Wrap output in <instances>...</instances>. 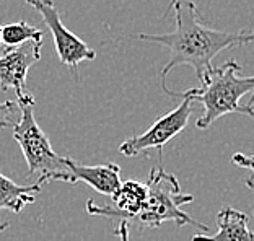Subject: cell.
Here are the masks:
<instances>
[{"mask_svg":"<svg viewBox=\"0 0 254 241\" xmlns=\"http://www.w3.org/2000/svg\"><path fill=\"white\" fill-rule=\"evenodd\" d=\"M233 163L246 168L248 171H253V157L251 155H243V153H235L233 155Z\"/></svg>","mask_w":254,"mask_h":241,"instance_id":"13","label":"cell"},{"mask_svg":"<svg viewBox=\"0 0 254 241\" xmlns=\"http://www.w3.org/2000/svg\"><path fill=\"white\" fill-rule=\"evenodd\" d=\"M192 113L194 101L184 96L180 106L175 108L168 114H165V116L158 118L148 130H145L143 134L132 135L130 139L124 140L119 145V152L124 157H137V155L150 152L152 148H157L158 152H161L166 143L184 130Z\"/></svg>","mask_w":254,"mask_h":241,"instance_id":"5","label":"cell"},{"mask_svg":"<svg viewBox=\"0 0 254 241\" xmlns=\"http://www.w3.org/2000/svg\"><path fill=\"white\" fill-rule=\"evenodd\" d=\"M41 48L43 38H34L16 48L0 51V88L13 90L18 105H34V96L26 88V75L31 65L41 59Z\"/></svg>","mask_w":254,"mask_h":241,"instance_id":"7","label":"cell"},{"mask_svg":"<svg viewBox=\"0 0 254 241\" xmlns=\"http://www.w3.org/2000/svg\"><path fill=\"white\" fill-rule=\"evenodd\" d=\"M21 118L20 105L15 101H3L0 103V132L3 129H13L16 122Z\"/></svg>","mask_w":254,"mask_h":241,"instance_id":"12","label":"cell"},{"mask_svg":"<svg viewBox=\"0 0 254 241\" xmlns=\"http://www.w3.org/2000/svg\"><path fill=\"white\" fill-rule=\"evenodd\" d=\"M25 2L41 13L43 21L53 33L56 53L59 56L61 62L68 67L75 80H78V65L85 60H93L96 53L64 25L53 0H25Z\"/></svg>","mask_w":254,"mask_h":241,"instance_id":"6","label":"cell"},{"mask_svg":"<svg viewBox=\"0 0 254 241\" xmlns=\"http://www.w3.org/2000/svg\"><path fill=\"white\" fill-rule=\"evenodd\" d=\"M170 10L175 11L176 30L165 34H137L138 39L148 43H157L170 49V60L161 70L163 91L170 93L166 85V75L178 65L188 64L195 70L197 80L202 83L212 70V59L225 49L245 46L253 41V33L241 31H223L204 25L200 13L194 2L190 0H171Z\"/></svg>","mask_w":254,"mask_h":241,"instance_id":"1","label":"cell"},{"mask_svg":"<svg viewBox=\"0 0 254 241\" xmlns=\"http://www.w3.org/2000/svg\"><path fill=\"white\" fill-rule=\"evenodd\" d=\"M65 163L70 170L73 184L78 181H83L96 192L103 196L111 197L116 189L121 186V166L116 163H105V165H82L75 162L73 158L65 157Z\"/></svg>","mask_w":254,"mask_h":241,"instance_id":"8","label":"cell"},{"mask_svg":"<svg viewBox=\"0 0 254 241\" xmlns=\"http://www.w3.org/2000/svg\"><path fill=\"white\" fill-rule=\"evenodd\" d=\"M240 64L236 60H227L222 65L212 67L209 75L199 88L188 91H175V98H189L204 106L202 116L195 120V127L200 130L209 129L217 119L232 113H241L253 116V103L241 105V98L254 90V78L251 75H238Z\"/></svg>","mask_w":254,"mask_h":241,"instance_id":"2","label":"cell"},{"mask_svg":"<svg viewBox=\"0 0 254 241\" xmlns=\"http://www.w3.org/2000/svg\"><path fill=\"white\" fill-rule=\"evenodd\" d=\"M21 118L13 127V139L18 143L28 165V178L36 176L38 184L61 181L73 184L70 170L65 163V157H59L46 132L39 127L34 118V105H20Z\"/></svg>","mask_w":254,"mask_h":241,"instance_id":"4","label":"cell"},{"mask_svg":"<svg viewBox=\"0 0 254 241\" xmlns=\"http://www.w3.org/2000/svg\"><path fill=\"white\" fill-rule=\"evenodd\" d=\"M39 192H41V184L38 182H33L30 186H20L0 173V214L5 210L20 214L23 207L34 202L36 194ZM7 228L8 223L0 219V233H3Z\"/></svg>","mask_w":254,"mask_h":241,"instance_id":"10","label":"cell"},{"mask_svg":"<svg viewBox=\"0 0 254 241\" xmlns=\"http://www.w3.org/2000/svg\"><path fill=\"white\" fill-rule=\"evenodd\" d=\"M34 38H43V31H39L36 26L28 25L26 21L10 23L7 26H2V48L0 51L16 48V46Z\"/></svg>","mask_w":254,"mask_h":241,"instance_id":"11","label":"cell"},{"mask_svg":"<svg viewBox=\"0 0 254 241\" xmlns=\"http://www.w3.org/2000/svg\"><path fill=\"white\" fill-rule=\"evenodd\" d=\"M218 232L212 237L194 235L190 241H254L250 230V217L233 207H223L217 214Z\"/></svg>","mask_w":254,"mask_h":241,"instance_id":"9","label":"cell"},{"mask_svg":"<svg viewBox=\"0 0 254 241\" xmlns=\"http://www.w3.org/2000/svg\"><path fill=\"white\" fill-rule=\"evenodd\" d=\"M0 48H2V26H0Z\"/></svg>","mask_w":254,"mask_h":241,"instance_id":"15","label":"cell"},{"mask_svg":"<svg viewBox=\"0 0 254 241\" xmlns=\"http://www.w3.org/2000/svg\"><path fill=\"white\" fill-rule=\"evenodd\" d=\"M145 186V202H143L142 210L127 223L129 228H158L166 222H173L176 223V227L192 225L204 233L209 232V227L194 220L192 217L181 210V205L192 202L194 197L181 191L178 178L171 173H166L163 165L153 166L150 170Z\"/></svg>","mask_w":254,"mask_h":241,"instance_id":"3","label":"cell"},{"mask_svg":"<svg viewBox=\"0 0 254 241\" xmlns=\"http://www.w3.org/2000/svg\"><path fill=\"white\" fill-rule=\"evenodd\" d=\"M113 233L119 238V241H129V227H127L124 222L119 220L118 222V227L114 228Z\"/></svg>","mask_w":254,"mask_h":241,"instance_id":"14","label":"cell"}]
</instances>
